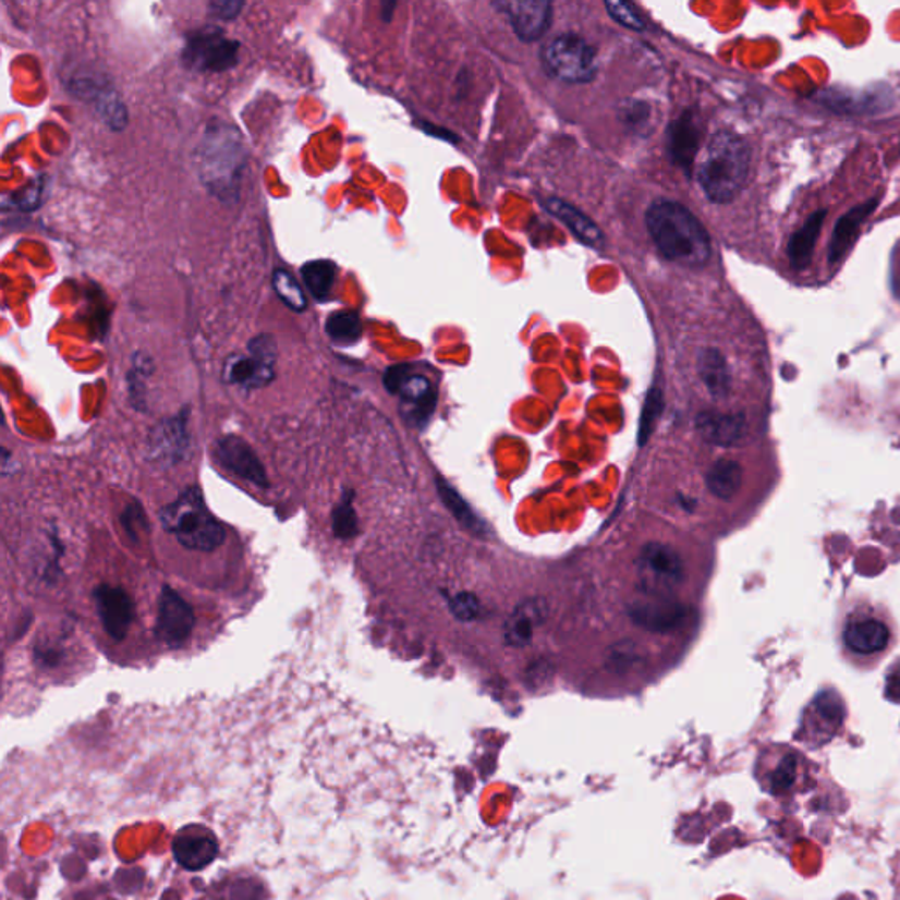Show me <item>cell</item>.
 <instances>
[{
  "mask_svg": "<svg viewBox=\"0 0 900 900\" xmlns=\"http://www.w3.org/2000/svg\"><path fill=\"white\" fill-rule=\"evenodd\" d=\"M896 619L887 607L855 598L846 604L837 621V641L846 661L859 669H874L897 644Z\"/></svg>",
  "mask_w": 900,
  "mask_h": 900,
  "instance_id": "cell-1",
  "label": "cell"
},
{
  "mask_svg": "<svg viewBox=\"0 0 900 900\" xmlns=\"http://www.w3.org/2000/svg\"><path fill=\"white\" fill-rule=\"evenodd\" d=\"M197 173L206 191L222 203H236L246 165L242 132L232 123L214 120L196 151Z\"/></svg>",
  "mask_w": 900,
  "mask_h": 900,
  "instance_id": "cell-2",
  "label": "cell"
},
{
  "mask_svg": "<svg viewBox=\"0 0 900 900\" xmlns=\"http://www.w3.org/2000/svg\"><path fill=\"white\" fill-rule=\"evenodd\" d=\"M646 226L665 259L688 268H701L713 254L709 232L701 220L676 200L659 199L649 206Z\"/></svg>",
  "mask_w": 900,
  "mask_h": 900,
  "instance_id": "cell-3",
  "label": "cell"
},
{
  "mask_svg": "<svg viewBox=\"0 0 900 900\" xmlns=\"http://www.w3.org/2000/svg\"><path fill=\"white\" fill-rule=\"evenodd\" d=\"M751 173V146L732 131L710 136L696 165V180L714 205L732 203L746 187Z\"/></svg>",
  "mask_w": 900,
  "mask_h": 900,
  "instance_id": "cell-4",
  "label": "cell"
},
{
  "mask_svg": "<svg viewBox=\"0 0 900 900\" xmlns=\"http://www.w3.org/2000/svg\"><path fill=\"white\" fill-rule=\"evenodd\" d=\"M160 523L191 550L211 552L226 540V527L209 512L197 486L187 487L173 503L160 510Z\"/></svg>",
  "mask_w": 900,
  "mask_h": 900,
  "instance_id": "cell-5",
  "label": "cell"
},
{
  "mask_svg": "<svg viewBox=\"0 0 900 900\" xmlns=\"http://www.w3.org/2000/svg\"><path fill=\"white\" fill-rule=\"evenodd\" d=\"M550 76L564 83H589L598 73L596 51L577 34H561L542 51Z\"/></svg>",
  "mask_w": 900,
  "mask_h": 900,
  "instance_id": "cell-6",
  "label": "cell"
},
{
  "mask_svg": "<svg viewBox=\"0 0 900 900\" xmlns=\"http://www.w3.org/2000/svg\"><path fill=\"white\" fill-rule=\"evenodd\" d=\"M637 570L641 592L647 596H670L686 579L682 556L664 542H649L642 547Z\"/></svg>",
  "mask_w": 900,
  "mask_h": 900,
  "instance_id": "cell-7",
  "label": "cell"
},
{
  "mask_svg": "<svg viewBox=\"0 0 900 900\" xmlns=\"http://www.w3.org/2000/svg\"><path fill=\"white\" fill-rule=\"evenodd\" d=\"M248 354H234L223 364V380L243 389H260L273 382L277 341L271 335H257L248 341Z\"/></svg>",
  "mask_w": 900,
  "mask_h": 900,
  "instance_id": "cell-8",
  "label": "cell"
},
{
  "mask_svg": "<svg viewBox=\"0 0 900 900\" xmlns=\"http://www.w3.org/2000/svg\"><path fill=\"white\" fill-rule=\"evenodd\" d=\"M240 42L217 27L199 28L188 34L182 51L183 64L197 73H223L238 64Z\"/></svg>",
  "mask_w": 900,
  "mask_h": 900,
  "instance_id": "cell-9",
  "label": "cell"
},
{
  "mask_svg": "<svg viewBox=\"0 0 900 900\" xmlns=\"http://www.w3.org/2000/svg\"><path fill=\"white\" fill-rule=\"evenodd\" d=\"M194 624H196V616L191 605L183 600L173 587H162L159 609H157V623H155L157 638L169 649H178L191 637Z\"/></svg>",
  "mask_w": 900,
  "mask_h": 900,
  "instance_id": "cell-10",
  "label": "cell"
},
{
  "mask_svg": "<svg viewBox=\"0 0 900 900\" xmlns=\"http://www.w3.org/2000/svg\"><path fill=\"white\" fill-rule=\"evenodd\" d=\"M628 616L647 632L669 633L678 630L688 618V607L670 596H647L628 605Z\"/></svg>",
  "mask_w": 900,
  "mask_h": 900,
  "instance_id": "cell-11",
  "label": "cell"
},
{
  "mask_svg": "<svg viewBox=\"0 0 900 900\" xmlns=\"http://www.w3.org/2000/svg\"><path fill=\"white\" fill-rule=\"evenodd\" d=\"M219 839L205 825H187L177 834L173 856L185 871H203L219 855Z\"/></svg>",
  "mask_w": 900,
  "mask_h": 900,
  "instance_id": "cell-12",
  "label": "cell"
},
{
  "mask_svg": "<svg viewBox=\"0 0 900 900\" xmlns=\"http://www.w3.org/2000/svg\"><path fill=\"white\" fill-rule=\"evenodd\" d=\"M215 458L222 464L223 469L236 473L238 477H242L246 483L259 487L269 486L268 475H266L263 463L255 454L254 449L243 438L234 437V435L220 438L217 446H215Z\"/></svg>",
  "mask_w": 900,
  "mask_h": 900,
  "instance_id": "cell-13",
  "label": "cell"
},
{
  "mask_svg": "<svg viewBox=\"0 0 900 900\" xmlns=\"http://www.w3.org/2000/svg\"><path fill=\"white\" fill-rule=\"evenodd\" d=\"M97 612H99L100 623L105 627L106 633L114 641H123L127 637L129 628L134 619V604L131 596L123 592L122 587L100 584L94 592Z\"/></svg>",
  "mask_w": 900,
  "mask_h": 900,
  "instance_id": "cell-14",
  "label": "cell"
},
{
  "mask_svg": "<svg viewBox=\"0 0 900 900\" xmlns=\"http://www.w3.org/2000/svg\"><path fill=\"white\" fill-rule=\"evenodd\" d=\"M696 433L702 440L716 447H737L746 441L750 423L744 414H725L707 410L696 415Z\"/></svg>",
  "mask_w": 900,
  "mask_h": 900,
  "instance_id": "cell-15",
  "label": "cell"
},
{
  "mask_svg": "<svg viewBox=\"0 0 900 900\" xmlns=\"http://www.w3.org/2000/svg\"><path fill=\"white\" fill-rule=\"evenodd\" d=\"M702 127L693 111H684L667 129V151L678 168L690 171L701 151Z\"/></svg>",
  "mask_w": 900,
  "mask_h": 900,
  "instance_id": "cell-16",
  "label": "cell"
},
{
  "mask_svg": "<svg viewBox=\"0 0 900 900\" xmlns=\"http://www.w3.org/2000/svg\"><path fill=\"white\" fill-rule=\"evenodd\" d=\"M498 10L503 11L510 25L514 27L521 41L533 42L540 39L549 28L552 20V4L550 2H500L496 4Z\"/></svg>",
  "mask_w": 900,
  "mask_h": 900,
  "instance_id": "cell-17",
  "label": "cell"
},
{
  "mask_svg": "<svg viewBox=\"0 0 900 900\" xmlns=\"http://www.w3.org/2000/svg\"><path fill=\"white\" fill-rule=\"evenodd\" d=\"M879 196L871 197L862 205L851 208L846 211L841 219L837 220L834 226L832 238L828 243V264L841 263L846 254L850 252L851 246L855 245L859 240L860 229L864 226L865 220L874 214V209L878 208Z\"/></svg>",
  "mask_w": 900,
  "mask_h": 900,
  "instance_id": "cell-18",
  "label": "cell"
},
{
  "mask_svg": "<svg viewBox=\"0 0 900 900\" xmlns=\"http://www.w3.org/2000/svg\"><path fill=\"white\" fill-rule=\"evenodd\" d=\"M396 394L400 396L403 401V409H405L410 423L417 424L418 428L426 426L437 406V389L433 387L428 378L412 374L410 369V374L401 382Z\"/></svg>",
  "mask_w": 900,
  "mask_h": 900,
  "instance_id": "cell-19",
  "label": "cell"
},
{
  "mask_svg": "<svg viewBox=\"0 0 900 900\" xmlns=\"http://www.w3.org/2000/svg\"><path fill=\"white\" fill-rule=\"evenodd\" d=\"M187 441V415L180 414L151 431L150 455L166 466L177 463L185 454Z\"/></svg>",
  "mask_w": 900,
  "mask_h": 900,
  "instance_id": "cell-20",
  "label": "cell"
},
{
  "mask_svg": "<svg viewBox=\"0 0 900 900\" xmlns=\"http://www.w3.org/2000/svg\"><path fill=\"white\" fill-rule=\"evenodd\" d=\"M546 604L537 598H530L518 605L506 623V642L512 647H524L532 642L533 633L546 619Z\"/></svg>",
  "mask_w": 900,
  "mask_h": 900,
  "instance_id": "cell-21",
  "label": "cell"
},
{
  "mask_svg": "<svg viewBox=\"0 0 900 900\" xmlns=\"http://www.w3.org/2000/svg\"><path fill=\"white\" fill-rule=\"evenodd\" d=\"M547 211L552 217L560 219L561 222L570 229V231L579 238V242L586 243L593 248H601L605 243L604 232L593 222L589 217L581 214L577 208H573L569 203L558 199V197H550L544 200Z\"/></svg>",
  "mask_w": 900,
  "mask_h": 900,
  "instance_id": "cell-22",
  "label": "cell"
},
{
  "mask_svg": "<svg viewBox=\"0 0 900 900\" xmlns=\"http://www.w3.org/2000/svg\"><path fill=\"white\" fill-rule=\"evenodd\" d=\"M825 219H827V209L814 211L810 219L805 220L804 226L791 234L787 246L791 268L802 271L810 266L813 260L814 246L824 229Z\"/></svg>",
  "mask_w": 900,
  "mask_h": 900,
  "instance_id": "cell-23",
  "label": "cell"
},
{
  "mask_svg": "<svg viewBox=\"0 0 900 900\" xmlns=\"http://www.w3.org/2000/svg\"><path fill=\"white\" fill-rule=\"evenodd\" d=\"M698 375L709 394L725 400L732 391V374L725 355L718 349H704L698 354Z\"/></svg>",
  "mask_w": 900,
  "mask_h": 900,
  "instance_id": "cell-24",
  "label": "cell"
},
{
  "mask_svg": "<svg viewBox=\"0 0 900 900\" xmlns=\"http://www.w3.org/2000/svg\"><path fill=\"white\" fill-rule=\"evenodd\" d=\"M744 484V469L739 461L721 458L705 475V486L718 500L732 501Z\"/></svg>",
  "mask_w": 900,
  "mask_h": 900,
  "instance_id": "cell-25",
  "label": "cell"
},
{
  "mask_svg": "<svg viewBox=\"0 0 900 900\" xmlns=\"http://www.w3.org/2000/svg\"><path fill=\"white\" fill-rule=\"evenodd\" d=\"M301 278L308 289L309 296L323 303L328 300L337 280V264L328 259L309 260L301 268Z\"/></svg>",
  "mask_w": 900,
  "mask_h": 900,
  "instance_id": "cell-26",
  "label": "cell"
},
{
  "mask_svg": "<svg viewBox=\"0 0 900 900\" xmlns=\"http://www.w3.org/2000/svg\"><path fill=\"white\" fill-rule=\"evenodd\" d=\"M437 489L441 498V503L450 510V514L454 515L455 521H458L464 530L473 533V535L483 537L484 532H486L483 521L473 514V510L470 509L469 503L458 495V491H454V489L450 487V484L441 477H437Z\"/></svg>",
  "mask_w": 900,
  "mask_h": 900,
  "instance_id": "cell-27",
  "label": "cell"
},
{
  "mask_svg": "<svg viewBox=\"0 0 900 900\" xmlns=\"http://www.w3.org/2000/svg\"><path fill=\"white\" fill-rule=\"evenodd\" d=\"M326 335L338 345H352L363 335V324L354 309H340L326 320Z\"/></svg>",
  "mask_w": 900,
  "mask_h": 900,
  "instance_id": "cell-28",
  "label": "cell"
},
{
  "mask_svg": "<svg viewBox=\"0 0 900 900\" xmlns=\"http://www.w3.org/2000/svg\"><path fill=\"white\" fill-rule=\"evenodd\" d=\"M273 289L278 297L283 301V305L289 306L292 312H297V314L305 312L306 305H308L305 292L296 282V278L292 277L287 269H275Z\"/></svg>",
  "mask_w": 900,
  "mask_h": 900,
  "instance_id": "cell-29",
  "label": "cell"
},
{
  "mask_svg": "<svg viewBox=\"0 0 900 900\" xmlns=\"http://www.w3.org/2000/svg\"><path fill=\"white\" fill-rule=\"evenodd\" d=\"M332 532L340 540H351L357 535V514L354 509V491H345L337 509L332 510Z\"/></svg>",
  "mask_w": 900,
  "mask_h": 900,
  "instance_id": "cell-30",
  "label": "cell"
},
{
  "mask_svg": "<svg viewBox=\"0 0 900 900\" xmlns=\"http://www.w3.org/2000/svg\"><path fill=\"white\" fill-rule=\"evenodd\" d=\"M151 361L145 354L134 357L131 372L127 374L129 394L137 409H145V380L151 374Z\"/></svg>",
  "mask_w": 900,
  "mask_h": 900,
  "instance_id": "cell-31",
  "label": "cell"
},
{
  "mask_svg": "<svg viewBox=\"0 0 900 900\" xmlns=\"http://www.w3.org/2000/svg\"><path fill=\"white\" fill-rule=\"evenodd\" d=\"M653 110L644 100H627L619 110V119L624 123V127L635 132V134H646L649 129Z\"/></svg>",
  "mask_w": 900,
  "mask_h": 900,
  "instance_id": "cell-32",
  "label": "cell"
},
{
  "mask_svg": "<svg viewBox=\"0 0 900 900\" xmlns=\"http://www.w3.org/2000/svg\"><path fill=\"white\" fill-rule=\"evenodd\" d=\"M661 406H664L661 392L653 387L649 394H647L644 409H642L641 424H638V446L644 447L649 440L650 433L655 429L656 421H658V415L661 414Z\"/></svg>",
  "mask_w": 900,
  "mask_h": 900,
  "instance_id": "cell-33",
  "label": "cell"
},
{
  "mask_svg": "<svg viewBox=\"0 0 900 900\" xmlns=\"http://www.w3.org/2000/svg\"><path fill=\"white\" fill-rule=\"evenodd\" d=\"M605 8L609 11L610 19L616 20L619 25L635 31V33L646 31V22L642 19L641 13L635 10V5L628 4V2H605Z\"/></svg>",
  "mask_w": 900,
  "mask_h": 900,
  "instance_id": "cell-34",
  "label": "cell"
},
{
  "mask_svg": "<svg viewBox=\"0 0 900 900\" xmlns=\"http://www.w3.org/2000/svg\"><path fill=\"white\" fill-rule=\"evenodd\" d=\"M449 609L458 621L472 623L481 616V601L473 593L463 592L452 596L449 600Z\"/></svg>",
  "mask_w": 900,
  "mask_h": 900,
  "instance_id": "cell-35",
  "label": "cell"
},
{
  "mask_svg": "<svg viewBox=\"0 0 900 900\" xmlns=\"http://www.w3.org/2000/svg\"><path fill=\"white\" fill-rule=\"evenodd\" d=\"M243 5H245L243 2H236V0H220V2H211L208 10L214 19L234 20L238 14L242 13Z\"/></svg>",
  "mask_w": 900,
  "mask_h": 900,
  "instance_id": "cell-36",
  "label": "cell"
},
{
  "mask_svg": "<svg viewBox=\"0 0 900 900\" xmlns=\"http://www.w3.org/2000/svg\"><path fill=\"white\" fill-rule=\"evenodd\" d=\"M142 521H145V512H143L142 507L137 506V503H132L125 509L122 515V523L125 526V532L131 535L134 540H136V530H139L137 526H142Z\"/></svg>",
  "mask_w": 900,
  "mask_h": 900,
  "instance_id": "cell-37",
  "label": "cell"
}]
</instances>
